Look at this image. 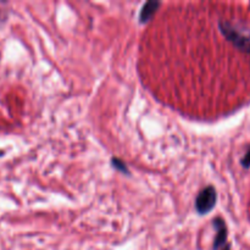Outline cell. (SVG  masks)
Wrapping results in <instances>:
<instances>
[{
  "label": "cell",
  "instance_id": "1",
  "mask_svg": "<svg viewBox=\"0 0 250 250\" xmlns=\"http://www.w3.org/2000/svg\"><path fill=\"white\" fill-rule=\"evenodd\" d=\"M216 203V192L214 187H207L199 193L195 200V208L199 214L205 215L214 208Z\"/></svg>",
  "mask_w": 250,
  "mask_h": 250
},
{
  "label": "cell",
  "instance_id": "2",
  "mask_svg": "<svg viewBox=\"0 0 250 250\" xmlns=\"http://www.w3.org/2000/svg\"><path fill=\"white\" fill-rule=\"evenodd\" d=\"M215 225H216L217 229V236L216 239H215L214 249L220 250L222 248V250H229V247L224 248V247L226 246V229H225L224 221H221L220 219H216L215 220Z\"/></svg>",
  "mask_w": 250,
  "mask_h": 250
},
{
  "label": "cell",
  "instance_id": "3",
  "mask_svg": "<svg viewBox=\"0 0 250 250\" xmlns=\"http://www.w3.org/2000/svg\"><path fill=\"white\" fill-rule=\"evenodd\" d=\"M160 5H161L160 1L146 2V5H144L143 9H142L141 15H139V20H141L142 23L146 21H148V20H150V17L154 15V11H155V10L160 6Z\"/></svg>",
  "mask_w": 250,
  "mask_h": 250
},
{
  "label": "cell",
  "instance_id": "4",
  "mask_svg": "<svg viewBox=\"0 0 250 250\" xmlns=\"http://www.w3.org/2000/svg\"><path fill=\"white\" fill-rule=\"evenodd\" d=\"M112 164H114L115 167L119 168V170H121V171H127L126 165H125V163H122V161L117 160V159H112Z\"/></svg>",
  "mask_w": 250,
  "mask_h": 250
}]
</instances>
